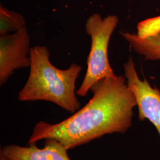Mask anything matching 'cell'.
Instances as JSON below:
<instances>
[{
  "instance_id": "1",
  "label": "cell",
  "mask_w": 160,
  "mask_h": 160,
  "mask_svg": "<svg viewBox=\"0 0 160 160\" xmlns=\"http://www.w3.org/2000/svg\"><path fill=\"white\" fill-rule=\"evenodd\" d=\"M88 103L58 123L43 121L34 126L28 145L43 139H55L68 150L107 134L125 133L132 123L137 103L122 75L107 77L92 86Z\"/></svg>"
},
{
  "instance_id": "2",
  "label": "cell",
  "mask_w": 160,
  "mask_h": 160,
  "mask_svg": "<svg viewBox=\"0 0 160 160\" xmlns=\"http://www.w3.org/2000/svg\"><path fill=\"white\" fill-rule=\"evenodd\" d=\"M49 57L50 51L46 46L31 48L29 78L18 98L21 102H50L74 113L81 106L76 96L75 82L82 67L72 63L68 68L60 69L53 65Z\"/></svg>"
},
{
  "instance_id": "3",
  "label": "cell",
  "mask_w": 160,
  "mask_h": 160,
  "mask_svg": "<svg viewBox=\"0 0 160 160\" xmlns=\"http://www.w3.org/2000/svg\"><path fill=\"white\" fill-rule=\"evenodd\" d=\"M118 23L119 17L116 15H109L103 18L99 14L94 13L87 19L85 29L91 38L92 45L87 58L86 75L76 92L79 96H86L92 86L99 80L117 75L110 65L108 46Z\"/></svg>"
},
{
  "instance_id": "4",
  "label": "cell",
  "mask_w": 160,
  "mask_h": 160,
  "mask_svg": "<svg viewBox=\"0 0 160 160\" xmlns=\"http://www.w3.org/2000/svg\"><path fill=\"white\" fill-rule=\"evenodd\" d=\"M123 68L128 87L137 101L139 120L150 121L160 137V90L156 86H151L145 78L141 80L132 56L123 64Z\"/></svg>"
},
{
  "instance_id": "5",
  "label": "cell",
  "mask_w": 160,
  "mask_h": 160,
  "mask_svg": "<svg viewBox=\"0 0 160 160\" xmlns=\"http://www.w3.org/2000/svg\"><path fill=\"white\" fill-rule=\"evenodd\" d=\"M30 38L26 27L16 33L0 36V86L15 70L30 66Z\"/></svg>"
},
{
  "instance_id": "6",
  "label": "cell",
  "mask_w": 160,
  "mask_h": 160,
  "mask_svg": "<svg viewBox=\"0 0 160 160\" xmlns=\"http://www.w3.org/2000/svg\"><path fill=\"white\" fill-rule=\"evenodd\" d=\"M36 143L22 147L8 145L1 149L0 155L4 160H71L67 153L68 149L55 139H46L43 148Z\"/></svg>"
},
{
  "instance_id": "7",
  "label": "cell",
  "mask_w": 160,
  "mask_h": 160,
  "mask_svg": "<svg viewBox=\"0 0 160 160\" xmlns=\"http://www.w3.org/2000/svg\"><path fill=\"white\" fill-rule=\"evenodd\" d=\"M120 33L132 49L143 56L146 61H160V34L142 39L137 34L128 32H120Z\"/></svg>"
},
{
  "instance_id": "8",
  "label": "cell",
  "mask_w": 160,
  "mask_h": 160,
  "mask_svg": "<svg viewBox=\"0 0 160 160\" xmlns=\"http://www.w3.org/2000/svg\"><path fill=\"white\" fill-rule=\"evenodd\" d=\"M23 16L17 12L11 11L0 6V36L16 33L26 27Z\"/></svg>"
},
{
  "instance_id": "9",
  "label": "cell",
  "mask_w": 160,
  "mask_h": 160,
  "mask_svg": "<svg viewBox=\"0 0 160 160\" xmlns=\"http://www.w3.org/2000/svg\"><path fill=\"white\" fill-rule=\"evenodd\" d=\"M138 37L142 39L160 34V16L149 18L138 24Z\"/></svg>"
},
{
  "instance_id": "10",
  "label": "cell",
  "mask_w": 160,
  "mask_h": 160,
  "mask_svg": "<svg viewBox=\"0 0 160 160\" xmlns=\"http://www.w3.org/2000/svg\"><path fill=\"white\" fill-rule=\"evenodd\" d=\"M0 160H4L1 155H0Z\"/></svg>"
}]
</instances>
